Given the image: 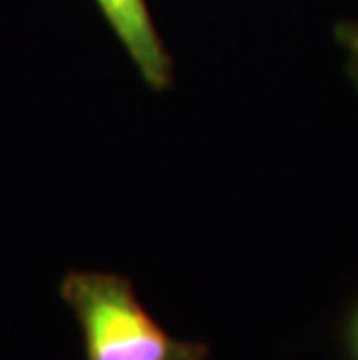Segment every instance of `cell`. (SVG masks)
Instances as JSON below:
<instances>
[{"label": "cell", "instance_id": "6da1fadb", "mask_svg": "<svg viewBox=\"0 0 358 360\" xmlns=\"http://www.w3.org/2000/svg\"><path fill=\"white\" fill-rule=\"evenodd\" d=\"M60 297L79 321L87 360H207L210 347L179 340L144 309L133 281L114 272H68Z\"/></svg>", "mask_w": 358, "mask_h": 360}, {"label": "cell", "instance_id": "7a4b0ae2", "mask_svg": "<svg viewBox=\"0 0 358 360\" xmlns=\"http://www.w3.org/2000/svg\"><path fill=\"white\" fill-rule=\"evenodd\" d=\"M105 24L126 49L151 91L165 94L174 84V63L154 24L147 0H94Z\"/></svg>", "mask_w": 358, "mask_h": 360}, {"label": "cell", "instance_id": "3957f363", "mask_svg": "<svg viewBox=\"0 0 358 360\" xmlns=\"http://www.w3.org/2000/svg\"><path fill=\"white\" fill-rule=\"evenodd\" d=\"M335 42L345 51L347 75L358 91V21H340L335 26Z\"/></svg>", "mask_w": 358, "mask_h": 360}, {"label": "cell", "instance_id": "277c9868", "mask_svg": "<svg viewBox=\"0 0 358 360\" xmlns=\"http://www.w3.org/2000/svg\"><path fill=\"white\" fill-rule=\"evenodd\" d=\"M345 351L349 360H358V300L345 321Z\"/></svg>", "mask_w": 358, "mask_h": 360}]
</instances>
